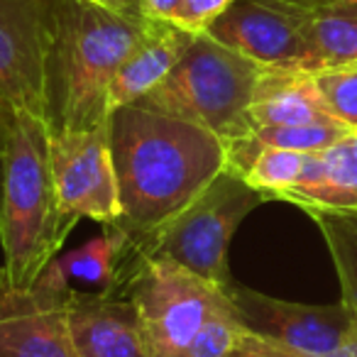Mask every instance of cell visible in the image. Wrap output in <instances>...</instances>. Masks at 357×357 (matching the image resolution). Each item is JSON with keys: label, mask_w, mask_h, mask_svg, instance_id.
Masks as SVG:
<instances>
[{"label": "cell", "mask_w": 357, "mask_h": 357, "mask_svg": "<svg viewBox=\"0 0 357 357\" xmlns=\"http://www.w3.org/2000/svg\"><path fill=\"white\" fill-rule=\"evenodd\" d=\"M110 147L128 243L147 238L225 169V142L206 128L137 103L110 115Z\"/></svg>", "instance_id": "cell-1"}, {"label": "cell", "mask_w": 357, "mask_h": 357, "mask_svg": "<svg viewBox=\"0 0 357 357\" xmlns=\"http://www.w3.org/2000/svg\"><path fill=\"white\" fill-rule=\"evenodd\" d=\"M147 25L149 17L89 0H47L45 123L50 132L110 123V86Z\"/></svg>", "instance_id": "cell-2"}, {"label": "cell", "mask_w": 357, "mask_h": 357, "mask_svg": "<svg viewBox=\"0 0 357 357\" xmlns=\"http://www.w3.org/2000/svg\"><path fill=\"white\" fill-rule=\"evenodd\" d=\"M79 218L64 213L50 157V128L42 118L15 110L0 157V243L6 264L0 284L32 289Z\"/></svg>", "instance_id": "cell-3"}, {"label": "cell", "mask_w": 357, "mask_h": 357, "mask_svg": "<svg viewBox=\"0 0 357 357\" xmlns=\"http://www.w3.org/2000/svg\"><path fill=\"white\" fill-rule=\"evenodd\" d=\"M262 74L264 66L201 32L172 74L137 105L201 125L228 142L250 135L248 110Z\"/></svg>", "instance_id": "cell-4"}, {"label": "cell", "mask_w": 357, "mask_h": 357, "mask_svg": "<svg viewBox=\"0 0 357 357\" xmlns=\"http://www.w3.org/2000/svg\"><path fill=\"white\" fill-rule=\"evenodd\" d=\"M264 196L230 169L218 176L154 233L128 243V257H152L181 264L223 291L233 287L228 245L245 218L264 204Z\"/></svg>", "instance_id": "cell-5"}, {"label": "cell", "mask_w": 357, "mask_h": 357, "mask_svg": "<svg viewBox=\"0 0 357 357\" xmlns=\"http://www.w3.org/2000/svg\"><path fill=\"white\" fill-rule=\"evenodd\" d=\"M118 296L137 308L149 357H176L211 318L230 308L228 291L181 264L128 255L120 262Z\"/></svg>", "instance_id": "cell-6"}, {"label": "cell", "mask_w": 357, "mask_h": 357, "mask_svg": "<svg viewBox=\"0 0 357 357\" xmlns=\"http://www.w3.org/2000/svg\"><path fill=\"white\" fill-rule=\"evenodd\" d=\"M50 157L64 213L91 218L103 228L120 225L123 206L110 147V123L93 130L50 132Z\"/></svg>", "instance_id": "cell-7"}, {"label": "cell", "mask_w": 357, "mask_h": 357, "mask_svg": "<svg viewBox=\"0 0 357 357\" xmlns=\"http://www.w3.org/2000/svg\"><path fill=\"white\" fill-rule=\"evenodd\" d=\"M308 15L311 8L287 0H233L206 35L264 69L298 71Z\"/></svg>", "instance_id": "cell-8"}, {"label": "cell", "mask_w": 357, "mask_h": 357, "mask_svg": "<svg viewBox=\"0 0 357 357\" xmlns=\"http://www.w3.org/2000/svg\"><path fill=\"white\" fill-rule=\"evenodd\" d=\"M228 298L245 333L296 350L333 352L345 345L355 326L352 313L342 301L333 306H308L282 301L240 284L228 289Z\"/></svg>", "instance_id": "cell-9"}, {"label": "cell", "mask_w": 357, "mask_h": 357, "mask_svg": "<svg viewBox=\"0 0 357 357\" xmlns=\"http://www.w3.org/2000/svg\"><path fill=\"white\" fill-rule=\"evenodd\" d=\"M47 0H0V98L45 120Z\"/></svg>", "instance_id": "cell-10"}, {"label": "cell", "mask_w": 357, "mask_h": 357, "mask_svg": "<svg viewBox=\"0 0 357 357\" xmlns=\"http://www.w3.org/2000/svg\"><path fill=\"white\" fill-rule=\"evenodd\" d=\"M64 298L0 284V357H79Z\"/></svg>", "instance_id": "cell-11"}, {"label": "cell", "mask_w": 357, "mask_h": 357, "mask_svg": "<svg viewBox=\"0 0 357 357\" xmlns=\"http://www.w3.org/2000/svg\"><path fill=\"white\" fill-rule=\"evenodd\" d=\"M79 357H149L135 303L125 296H71L66 303Z\"/></svg>", "instance_id": "cell-12"}, {"label": "cell", "mask_w": 357, "mask_h": 357, "mask_svg": "<svg viewBox=\"0 0 357 357\" xmlns=\"http://www.w3.org/2000/svg\"><path fill=\"white\" fill-rule=\"evenodd\" d=\"M125 248V230L108 225L84 248L56 255L35 287L64 301H69L71 296H118Z\"/></svg>", "instance_id": "cell-13"}, {"label": "cell", "mask_w": 357, "mask_h": 357, "mask_svg": "<svg viewBox=\"0 0 357 357\" xmlns=\"http://www.w3.org/2000/svg\"><path fill=\"white\" fill-rule=\"evenodd\" d=\"M196 35L169 20H149L147 32L123 61L110 86V110L137 103L178 64Z\"/></svg>", "instance_id": "cell-14"}, {"label": "cell", "mask_w": 357, "mask_h": 357, "mask_svg": "<svg viewBox=\"0 0 357 357\" xmlns=\"http://www.w3.org/2000/svg\"><path fill=\"white\" fill-rule=\"evenodd\" d=\"M282 201L311 211H357V149L350 135L303 159L298 181Z\"/></svg>", "instance_id": "cell-15"}, {"label": "cell", "mask_w": 357, "mask_h": 357, "mask_svg": "<svg viewBox=\"0 0 357 357\" xmlns=\"http://www.w3.org/2000/svg\"><path fill=\"white\" fill-rule=\"evenodd\" d=\"M337 120L331 115L316 76L291 69H264L248 110L250 132L277 125H306Z\"/></svg>", "instance_id": "cell-16"}, {"label": "cell", "mask_w": 357, "mask_h": 357, "mask_svg": "<svg viewBox=\"0 0 357 357\" xmlns=\"http://www.w3.org/2000/svg\"><path fill=\"white\" fill-rule=\"evenodd\" d=\"M352 64H357V0H331L313 8L298 71L316 76Z\"/></svg>", "instance_id": "cell-17"}, {"label": "cell", "mask_w": 357, "mask_h": 357, "mask_svg": "<svg viewBox=\"0 0 357 357\" xmlns=\"http://www.w3.org/2000/svg\"><path fill=\"white\" fill-rule=\"evenodd\" d=\"M331 250L337 279L342 289V303L357 323V211H311Z\"/></svg>", "instance_id": "cell-18"}, {"label": "cell", "mask_w": 357, "mask_h": 357, "mask_svg": "<svg viewBox=\"0 0 357 357\" xmlns=\"http://www.w3.org/2000/svg\"><path fill=\"white\" fill-rule=\"evenodd\" d=\"M303 159H306V154L301 152L262 144L257 157L243 174V178L252 189H257L264 199H282L301 176Z\"/></svg>", "instance_id": "cell-19"}, {"label": "cell", "mask_w": 357, "mask_h": 357, "mask_svg": "<svg viewBox=\"0 0 357 357\" xmlns=\"http://www.w3.org/2000/svg\"><path fill=\"white\" fill-rule=\"evenodd\" d=\"M352 132L340 120H321V123L306 125H277V128H257L252 135L264 147L291 149V152L311 154L333 147Z\"/></svg>", "instance_id": "cell-20"}, {"label": "cell", "mask_w": 357, "mask_h": 357, "mask_svg": "<svg viewBox=\"0 0 357 357\" xmlns=\"http://www.w3.org/2000/svg\"><path fill=\"white\" fill-rule=\"evenodd\" d=\"M240 335H243V328H240L233 311V303H230L228 311L211 318L196 333L194 340L178 352L176 357H230L235 347H238Z\"/></svg>", "instance_id": "cell-21"}, {"label": "cell", "mask_w": 357, "mask_h": 357, "mask_svg": "<svg viewBox=\"0 0 357 357\" xmlns=\"http://www.w3.org/2000/svg\"><path fill=\"white\" fill-rule=\"evenodd\" d=\"M316 84L333 118L357 130V64L316 74Z\"/></svg>", "instance_id": "cell-22"}, {"label": "cell", "mask_w": 357, "mask_h": 357, "mask_svg": "<svg viewBox=\"0 0 357 357\" xmlns=\"http://www.w3.org/2000/svg\"><path fill=\"white\" fill-rule=\"evenodd\" d=\"M230 357H357V323L352 326V333L345 340V345L333 352L296 350V347L282 345V342H274V340H264V337L250 335V333L243 331L238 347H235Z\"/></svg>", "instance_id": "cell-23"}, {"label": "cell", "mask_w": 357, "mask_h": 357, "mask_svg": "<svg viewBox=\"0 0 357 357\" xmlns=\"http://www.w3.org/2000/svg\"><path fill=\"white\" fill-rule=\"evenodd\" d=\"M230 3L233 0H181L172 22L191 35H201L228 10Z\"/></svg>", "instance_id": "cell-24"}, {"label": "cell", "mask_w": 357, "mask_h": 357, "mask_svg": "<svg viewBox=\"0 0 357 357\" xmlns=\"http://www.w3.org/2000/svg\"><path fill=\"white\" fill-rule=\"evenodd\" d=\"M181 0H142V15L149 20H174Z\"/></svg>", "instance_id": "cell-25"}, {"label": "cell", "mask_w": 357, "mask_h": 357, "mask_svg": "<svg viewBox=\"0 0 357 357\" xmlns=\"http://www.w3.org/2000/svg\"><path fill=\"white\" fill-rule=\"evenodd\" d=\"M118 3H120V10L128 13V15L144 17L142 15V0H118Z\"/></svg>", "instance_id": "cell-26"}, {"label": "cell", "mask_w": 357, "mask_h": 357, "mask_svg": "<svg viewBox=\"0 0 357 357\" xmlns=\"http://www.w3.org/2000/svg\"><path fill=\"white\" fill-rule=\"evenodd\" d=\"M287 3H296V6H303V8H318V6H326L331 0H287Z\"/></svg>", "instance_id": "cell-27"}, {"label": "cell", "mask_w": 357, "mask_h": 357, "mask_svg": "<svg viewBox=\"0 0 357 357\" xmlns=\"http://www.w3.org/2000/svg\"><path fill=\"white\" fill-rule=\"evenodd\" d=\"M89 3H98V6H105V8H113V10H120V3L118 0H89ZM123 13V10H120Z\"/></svg>", "instance_id": "cell-28"}, {"label": "cell", "mask_w": 357, "mask_h": 357, "mask_svg": "<svg viewBox=\"0 0 357 357\" xmlns=\"http://www.w3.org/2000/svg\"><path fill=\"white\" fill-rule=\"evenodd\" d=\"M350 139H352V144H355V149H357V130H352V132H350Z\"/></svg>", "instance_id": "cell-29"}]
</instances>
